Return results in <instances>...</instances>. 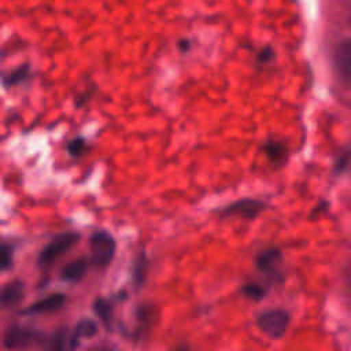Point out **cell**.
I'll list each match as a JSON object with an SVG mask.
<instances>
[{
    "label": "cell",
    "mask_w": 351,
    "mask_h": 351,
    "mask_svg": "<svg viewBox=\"0 0 351 351\" xmlns=\"http://www.w3.org/2000/svg\"><path fill=\"white\" fill-rule=\"evenodd\" d=\"M44 336L41 332L26 328V326H19V325H12L8 329H5L3 335V346L7 350L11 351H21L32 347L36 343H43Z\"/></svg>",
    "instance_id": "obj_2"
},
{
    "label": "cell",
    "mask_w": 351,
    "mask_h": 351,
    "mask_svg": "<svg viewBox=\"0 0 351 351\" xmlns=\"http://www.w3.org/2000/svg\"><path fill=\"white\" fill-rule=\"evenodd\" d=\"M147 269H148L147 256L144 254H140L138 256H136V261H134V265H133V270H132L133 282H134L136 287H140L144 282L145 276H147Z\"/></svg>",
    "instance_id": "obj_13"
},
{
    "label": "cell",
    "mask_w": 351,
    "mask_h": 351,
    "mask_svg": "<svg viewBox=\"0 0 351 351\" xmlns=\"http://www.w3.org/2000/svg\"><path fill=\"white\" fill-rule=\"evenodd\" d=\"M30 77V67L29 64H23L18 69L11 70L10 73L3 75V84L5 88H11L15 86L23 81H26Z\"/></svg>",
    "instance_id": "obj_11"
},
{
    "label": "cell",
    "mask_w": 351,
    "mask_h": 351,
    "mask_svg": "<svg viewBox=\"0 0 351 351\" xmlns=\"http://www.w3.org/2000/svg\"><path fill=\"white\" fill-rule=\"evenodd\" d=\"M335 66L340 78L351 86V38L337 44L335 49Z\"/></svg>",
    "instance_id": "obj_5"
},
{
    "label": "cell",
    "mask_w": 351,
    "mask_h": 351,
    "mask_svg": "<svg viewBox=\"0 0 351 351\" xmlns=\"http://www.w3.org/2000/svg\"><path fill=\"white\" fill-rule=\"evenodd\" d=\"M174 351H191L186 346H180V347H177Z\"/></svg>",
    "instance_id": "obj_19"
},
{
    "label": "cell",
    "mask_w": 351,
    "mask_h": 351,
    "mask_svg": "<svg viewBox=\"0 0 351 351\" xmlns=\"http://www.w3.org/2000/svg\"><path fill=\"white\" fill-rule=\"evenodd\" d=\"M12 265V251L7 245H0V271L10 269Z\"/></svg>",
    "instance_id": "obj_16"
},
{
    "label": "cell",
    "mask_w": 351,
    "mask_h": 351,
    "mask_svg": "<svg viewBox=\"0 0 351 351\" xmlns=\"http://www.w3.org/2000/svg\"><path fill=\"white\" fill-rule=\"evenodd\" d=\"M80 240V234L75 232H63L56 234L38 254V266L43 270L49 269L59 256L71 250Z\"/></svg>",
    "instance_id": "obj_1"
},
{
    "label": "cell",
    "mask_w": 351,
    "mask_h": 351,
    "mask_svg": "<svg viewBox=\"0 0 351 351\" xmlns=\"http://www.w3.org/2000/svg\"><path fill=\"white\" fill-rule=\"evenodd\" d=\"M86 270L88 261L85 258H78L63 266L60 271V278L67 282H77L86 274Z\"/></svg>",
    "instance_id": "obj_8"
},
{
    "label": "cell",
    "mask_w": 351,
    "mask_h": 351,
    "mask_svg": "<svg viewBox=\"0 0 351 351\" xmlns=\"http://www.w3.org/2000/svg\"><path fill=\"white\" fill-rule=\"evenodd\" d=\"M258 328L269 337H281L289 326V315L284 310H267L258 317Z\"/></svg>",
    "instance_id": "obj_4"
},
{
    "label": "cell",
    "mask_w": 351,
    "mask_h": 351,
    "mask_svg": "<svg viewBox=\"0 0 351 351\" xmlns=\"http://www.w3.org/2000/svg\"><path fill=\"white\" fill-rule=\"evenodd\" d=\"M262 210V204L255 200H240L233 203L225 210V214H232V215H241L247 218L255 217L259 211Z\"/></svg>",
    "instance_id": "obj_9"
},
{
    "label": "cell",
    "mask_w": 351,
    "mask_h": 351,
    "mask_svg": "<svg viewBox=\"0 0 351 351\" xmlns=\"http://www.w3.org/2000/svg\"><path fill=\"white\" fill-rule=\"evenodd\" d=\"M25 296V284L21 280H12L0 287V306L12 307L21 303Z\"/></svg>",
    "instance_id": "obj_7"
},
{
    "label": "cell",
    "mask_w": 351,
    "mask_h": 351,
    "mask_svg": "<svg viewBox=\"0 0 351 351\" xmlns=\"http://www.w3.org/2000/svg\"><path fill=\"white\" fill-rule=\"evenodd\" d=\"M93 351H112V350L108 348V347H99V348H96V350H93Z\"/></svg>",
    "instance_id": "obj_20"
},
{
    "label": "cell",
    "mask_w": 351,
    "mask_h": 351,
    "mask_svg": "<svg viewBox=\"0 0 351 351\" xmlns=\"http://www.w3.org/2000/svg\"><path fill=\"white\" fill-rule=\"evenodd\" d=\"M92 265L97 269L107 267L115 254V240L104 230H97L90 236Z\"/></svg>",
    "instance_id": "obj_3"
},
{
    "label": "cell",
    "mask_w": 351,
    "mask_h": 351,
    "mask_svg": "<svg viewBox=\"0 0 351 351\" xmlns=\"http://www.w3.org/2000/svg\"><path fill=\"white\" fill-rule=\"evenodd\" d=\"M97 333V324L90 319V318H84L81 319L77 326H75V330H74V335H73V340H71V346L73 348L77 346L78 343V339L80 337H92Z\"/></svg>",
    "instance_id": "obj_10"
},
{
    "label": "cell",
    "mask_w": 351,
    "mask_h": 351,
    "mask_svg": "<svg viewBox=\"0 0 351 351\" xmlns=\"http://www.w3.org/2000/svg\"><path fill=\"white\" fill-rule=\"evenodd\" d=\"M67 151L71 156H81L86 151V143L82 137H75L67 144Z\"/></svg>",
    "instance_id": "obj_15"
},
{
    "label": "cell",
    "mask_w": 351,
    "mask_h": 351,
    "mask_svg": "<svg viewBox=\"0 0 351 351\" xmlns=\"http://www.w3.org/2000/svg\"><path fill=\"white\" fill-rule=\"evenodd\" d=\"M93 310H95L96 315L100 318V321L103 322V325L110 328L111 319H112V306H111V303L108 300L103 299V298H97L93 302Z\"/></svg>",
    "instance_id": "obj_12"
},
{
    "label": "cell",
    "mask_w": 351,
    "mask_h": 351,
    "mask_svg": "<svg viewBox=\"0 0 351 351\" xmlns=\"http://www.w3.org/2000/svg\"><path fill=\"white\" fill-rule=\"evenodd\" d=\"M66 302V295L63 293H51L23 310V314H43V313H53L63 307Z\"/></svg>",
    "instance_id": "obj_6"
},
{
    "label": "cell",
    "mask_w": 351,
    "mask_h": 351,
    "mask_svg": "<svg viewBox=\"0 0 351 351\" xmlns=\"http://www.w3.org/2000/svg\"><path fill=\"white\" fill-rule=\"evenodd\" d=\"M64 346V332L59 330L56 332L49 340H48V348L47 351H62Z\"/></svg>",
    "instance_id": "obj_17"
},
{
    "label": "cell",
    "mask_w": 351,
    "mask_h": 351,
    "mask_svg": "<svg viewBox=\"0 0 351 351\" xmlns=\"http://www.w3.org/2000/svg\"><path fill=\"white\" fill-rule=\"evenodd\" d=\"M244 292H245L248 296H251V298H258V296L262 295V289L258 288V287L254 285V284L247 285V287L244 288Z\"/></svg>",
    "instance_id": "obj_18"
},
{
    "label": "cell",
    "mask_w": 351,
    "mask_h": 351,
    "mask_svg": "<svg viewBox=\"0 0 351 351\" xmlns=\"http://www.w3.org/2000/svg\"><path fill=\"white\" fill-rule=\"evenodd\" d=\"M278 258H280L278 251L270 250V251H266L265 254L261 255V258L258 261V265L262 270H270L274 266V263L278 261Z\"/></svg>",
    "instance_id": "obj_14"
}]
</instances>
